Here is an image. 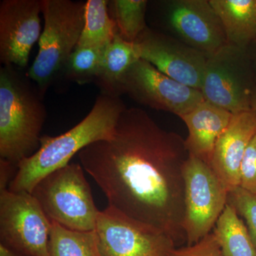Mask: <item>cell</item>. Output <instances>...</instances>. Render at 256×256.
Returning a JSON list of instances; mask_svg holds the SVG:
<instances>
[{"label": "cell", "instance_id": "obj_1", "mask_svg": "<svg viewBox=\"0 0 256 256\" xmlns=\"http://www.w3.org/2000/svg\"><path fill=\"white\" fill-rule=\"evenodd\" d=\"M185 140L160 127L138 108H126L114 136L78 153L80 164L107 197L108 206L186 242Z\"/></svg>", "mask_w": 256, "mask_h": 256}, {"label": "cell", "instance_id": "obj_2", "mask_svg": "<svg viewBox=\"0 0 256 256\" xmlns=\"http://www.w3.org/2000/svg\"><path fill=\"white\" fill-rule=\"evenodd\" d=\"M126 108L120 96L100 92L90 112L76 126L58 136H42L40 149L18 164L8 190L31 193L42 178L68 164L84 148L112 137Z\"/></svg>", "mask_w": 256, "mask_h": 256}, {"label": "cell", "instance_id": "obj_3", "mask_svg": "<svg viewBox=\"0 0 256 256\" xmlns=\"http://www.w3.org/2000/svg\"><path fill=\"white\" fill-rule=\"evenodd\" d=\"M34 82L14 66L0 68V158L16 166L40 148L46 118Z\"/></svg>", "mask_w": 256, "mask_h": 256}, {"label": "cell", "instance_id": "obj_4", "mask_svg": "<svg viewBox=\"0 0 256 256\" xmlns=\"http://www.w3.org/2000/svg\"><path fill=\"white\" fill-rule=\"evenodd\" d=\"M86 2L42 0L44 24L38 52L26 75L44 96L62 76L69 56L78 45L85 24Z\"/></svg>", "mask_w": 256, "mask_h": 256}, {"label": "cell", "instance_id": "obj_5", "mask_svg": "<svg viewBox=\"0 0 256 256\" xmlns=\"http://www.w3.org/2000/svg\"><path fill=\"white\" fill-rule=\"evenodd\" d=\"M80 163H69L42 178L31 194L50 222L70 230L96 228L100 210Z\"/></svg>", "mask_w": 256, "mask_h": 256}, {"label": "cell", "instance_id": "obj_6", "mask_svg": "<svg viewBox=\"0 0 256 256\" xmlns=\"http://www.w3.org/2000/svg\"><path fill=\"white\" fill-rule=\"evenodd\" d=\"M184 220L186 245L210 234L228 204V192L210 165L190 154L184 168Z\"/></svg>", "mask_w": 256, "mask_h": 256}, {"label": "cell", "instance_id": "obj_7", "mask_svg": "<svg viewBox=\"0 0 256 256\" xmlns=\"http://www.w3.org/2000/svg\"><path fill=\"white\" fill-rule=\"evenodd\" d=\"M52 222L31 193L0 192V242L24 256H50Z\"/></svg>", "mask_w": 256, "mask_h": 256}, {"label": "cell", "instance_id": "obj_8", "mask_svg": "<svg viewBox=\"0 0 256 256\" xmlns=\"http://www.w3.org/2000/svg\"><path fill=\"white\" fill-rule=\"evenodd\" d=\"M247 50L227 44L207 58L201 92L205 100L233 114L252 110Z\"/></svg>", "mask_w": 256, "mask_h": 256}, {"label": "cell", "instance_id": "obj_9", "mask_svg": "<svg viewBox=\"0 0 256 256\" xmlns=\"http://www.w3.org/2000/svg\"><path fill=\"white\" fill-rule=\"evenodd\" d=\"M95 232L102 256H166L175 246L164 232L108 206Z\"/></svg>", "mask_w": 256, "mask_h": 256}, {"label": "cell", "instance_id": "obj_10", "mask_svg": "<svg viewBox=\"0 0 256 256\" xmlns=\"http://www.w3.org/2000/svg\"><path fill=\"white\" fill-rule=\"evenodd\" d=\"M121 94H126L141 105L180 118L205 100L201 90L170 78L141 58L124 75Z\"/></svg>", "mask_w": 256, "mask_h": 256}, {"label": "cell", "instance_id": "obj_11", "mask_svg": "<svg viewBox=\"0 0 256 256\" xmlns=\"http://www.w3.org/2000/svg\"><path fill=\"white\" fill-rule=\"evenodd\" d=\"M161 5L171 36L207 58L228 44L223 24L210 0H170Z\"/></svg>", "mask_w": 256, "mask_h": 256}, {"label": "cell", "instance_id": "obj_12", "mask_svg": "<svg viewBox=\"0 0 256 256\" xmlns=\"http://www.w3.org/2000/svg\"><path fill=\"white\" fill-rule=\"evenodd\" d=\"M134 43L141 60L170 78L201 90L206 56L175 37L148 26Z\"/></svg>", "mask_w": 256, "mask_h": 256}, {"label": "cell", "instance_id": "obj_13", "mask_svg": "<svg viewBox=\"0 0 256 256\" xmlns=\"http://www.w3.org/2000/svg\"><path fill=\"white\" fill-rule=\"evenodd\" d=\"M42 0L0 2V62L18 68L28 66L34 45L41 36Z\"/></svg>", "mask_w": 256, "mask_h": 256}, {"label": "cell", "instance_id": "obj_14", "mask_svg": "<svg viewBox=\"0 0 256 256\" xmlns=\"http://www.w3.org/2000/svg\"><path fill=\"white\" fill-rule=\"evenodd\" d=\"M256 134V114L244 111L234 114L216 144L210 166L228 193L240 186L242 158Z\"/></svg>", "mask_w": 256, "mask_h": 256}, {"label": "cell", "instance_id": "obj_15", "mask_svg": "<svg viewBox=\"0 0 256 256\" xmlns=\"http://www.w3.org/2000/svg\"><path fill=\"white\" fill-rule=\"evenodd\" d=\"M233 116L232 112L207 100L181 116L188 128L185 144L188 154L210 165L216 144Z\"/></svg>", "mask_w": 256, "mask_h": 256}, {"label": "cell", "instance_id": "obj_16", "mask_svg": "<svg viewBox=\"0 0 256 256\" xmlns=\"http://www.w3.org/2000/svg\"><path fill=\"white\" fill-rule=\"evenodd\" d=\"M222 21L228 44L247 50L256 40V0H210Z\"/></svg>", "mask_w": 256, "mask_h": 256}, {"label": "cell", "instance_id": "obj_17", "mask_svg": "<svg viewBox=\"0 0 256 256\" xmlns=\"http://www.w3.org/2000/svg\"><path fill=\"white\" fill-rule=\"evenodd\" d=\"M140 60L136 43L124 40L118 34L106 47L104 58L95 82L100 92L120 96L121 84L131 66Z\"/></svg>", "mask_w": 256, "mask_h": 256}, {"label": "cell", "instance_id": "obj_18", "mask_svg": "<svg viewBox=\"0 0 256 256\" xmlns=\"http://www.w3.org/2000/svg\"><path fill=\"white\" fill-rule=\"evenodd\" d=\"M213 234L223 256H256V248L246 226L228 203L217 220Z\"/></svg>", "mask_w": 256, "mask_h": 256}, {"label": "cell", "instance_id": "obj_19", "mask_svg": "<svg viewBox=\"0 0 256 256\" xmlns=\"http://www.w3.org/2000/svg\"><path fill=\"white\" fill-rule=\"evenodd\" d=\"M108 0H88L85 24L78 47H105L118 34L117 26L109 12Z\"/></svg>", "mask_w": 256, "mask_h": 256}, {"label": "cell", "instance_id": "obj_20", "mask_svg": "<svg viewBox=\"0 0 256 256\" xmlns=\"http://www.w3.org/2000/svg\"><path fill=\"white\" fill-rule=\"evenodd\" d=\"M50 256H102L95 230L80 232L52 222L48 244Z\"/></svg>", "mask_w": 256, "mask_h": 256}, {"label": "cell", "instance_id": "obj_21", "mask_svg": "<svg viewBox=\"0 0 256 256\" xmlns=\"http://www.w3.org/2000/svg\"><path fill=\"white\" fill-rule=\"evenodd\" d=\"M146 0L109 1V12L117 26L118 34L124 40L134 43L148 26Z\"/></svg>", "mask_w": 256, "mask_h": 256}, {"label": "cell", "instance_id": "obj_22", "mask_svg": "<svg viewBox=\"0 0 256 256\" xmlns=\"http://www.w3.org/2000/svg\"><path fill=\"white\" fill-rule=\"evenodd\" d=\"M106 46L76 47L64 66L62 76L82 85L95 82L100 72Z\"/></svg>", "mask_w": 256, "mask_h": 256}, {"label": "cell", "instance_id": "obj_23", "mask_svg": "<svg viewBox=\"0 0 256 256\" xmlns=\"http://www.w3.org/2000/svg\"><path fill=\"white\" fill-rule=\"evenodd\" d=\"M228 203L246 222L247 228L256 248V194L242 186L228 193Z\"/></svg>", "mask_w": 256, "mask_h": 256}, {"label": "cell", "instance_id": "obj_24", "mask_svg": "<svg viewBox=\"0 0 256 256\" xmlns=\"http://www.w3.org/2000/svg\"><path fill=\"white\" fill-rule=\"evenodd\" d=\"M166 256H223L214 234L210 233L196 244L173 248Z\"/></svg>", "mask_w": 256, "mask_h": 256}, {"label": "cell", "instance_id": "obj_25", "mask_svg": "<svg viewBox=\"0 0 256 256\" xmlns=\"http://www.w3.org/2000/svg\"><path fill=\"white\" fill-rule=\"evenodd\" d=\"M256 194V134L248 146L240 166V185Z\"/></svg>", "mask_w": 256, "mask_h": 256}, {"label": "cell", "instance_id": "obj_26", "mask_svg": "<svg viewBox=\"0 0 256 256\" xmlns=\"http://www.w3.org/2000/svg\"><path fill=\"white\" fill-rule=\"evenodd\" d=\"M18 171V166L0 158V192L8 190Z\"/></svg>", "mask_w": 256, "mask_h": 256}, {"label": "cell", "instance_id": "obj_27", "mask_svg": "<svg viewBox=\"0 0 256 256\" xmlns=\"http://www.w3.org/2000/svg\"><path fill=\"white\" fill-rule=\"evenodd\" d=\"M0 256H24L0 242Z\"/></svg>", "mask_w": 256, "mask_h": 256}, {"label": "cell", "instance_id": "obj_28", "mask_svg": "<svg viewBox=\"0 0 256 256\" xmlns=\"http://www.w3.org/2000/svg\"><path fill=\"white\" fill-rule=\"evenodd\" d=\"M252 110L254 111L256 116V87L254 88L252 96Z\"/></svg>", "mask_w": 256, "mask_h": 256}]
</instances>
